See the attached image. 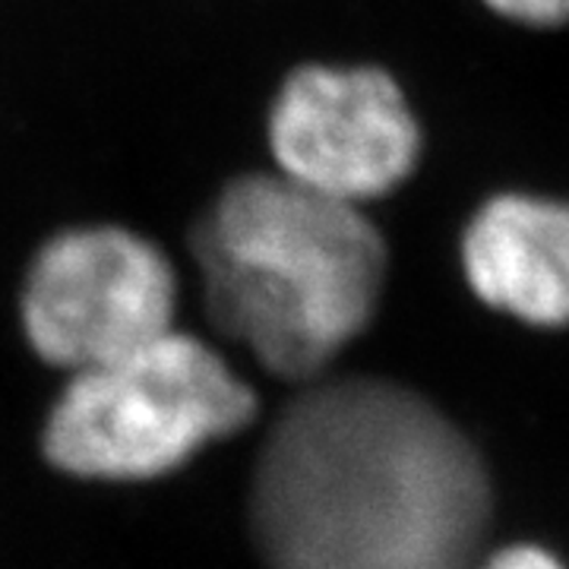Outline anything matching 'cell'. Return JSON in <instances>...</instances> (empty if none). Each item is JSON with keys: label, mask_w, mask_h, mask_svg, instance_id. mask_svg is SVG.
Here are the masks:
<instances>
[{"label": "cell", "mask_w": 569, "mask_h": 569, "mask_svg": "<svg viewBox=\"0 0 569 569\" xmlns=\"http://www.w3.org/2000/svg\"><path fill=\"white\" fill-rule=\"evenodd\" d=\"M263 569H466L493 485L468 433L383 377H317L276 415L250 478Z\"/></svg>", "instance_id": "cell-1"}, {"label": "cell", "mask_w": 569, "mask_h": 569, "mask_svg": "<svg viewBox=\"0 0 569 569\" xmlns=\"http://www.w3.org/2000/svg\"><path fill=\"white\" fill-rule=\"evenodd\" d=\"M209 323L288 383L326 377L387 284V244L361 206L279 171L238 174L190 231Z\"/></svg>", "instance_id": "cell-2"}, {"label": "cell", "mask_w": 569, "mask_h": 569, "mask_svg": "<svg viewBox=\"0 0 569 569\" xmlns=\"http://www.w3.org/2000/svg\"><path fill=\"white\" fill-rule=\"evenodd\" d=\"M257 415V392L219 348L168 329L114 361L70 373L41 447L86 481H149L190 462Z\"/></svg>", "instance_id": "cell-3"}, {"label": "cell", "mask_w": 569, "mask_h": 569, "mask_svg": "<svg viewBox=\"0 0 569 569\" xmlns=\"http://www.w3.org/2000/svg\"><path fill=\"white\" fill-rule=\"evenodd\" d=\"M178 298V269L142 231L67 224L29 260L20 326L44 365L80 373L174 329Z\"/></svg>", "instance_id": "cell-4"}, {"label": "cell", "mask_w": 569, "mask_h": 569, "mask_svg": "<svg viewBox=\"0 0 569 569\" xmlns=\"http://www.w3.org/2000/svg\"><path fill=\"white\" fill-rule=\"evenodd\" d=\"M266 142L282 178L365 206L411 174L421 130L383 70L307 63L284 77L269 104Z\"/></svg>", "instance_id": "cell-5"}, {"label": "cell", "mask_w": 569, "mask_h": 569, "mask_svg": "<svg viewBox=\"0 0 569 569\" xmlns=\"http://www.w3.org/2000/svg\"><path fill=\"white\" fill-rule=\"evenodd\" d=\"M462 263L475 295L531 326H569V203L497 197L468 224Z\"/></svg>", "instance_id": "cell-6"}, {"label": "cell", "mask_w": 569, "mask_h": 569, "mask_svg": "<svg viewBox=\"0 0 569 569\" xmlns=\"http://www.w3.org/2000/svg\"><path fill=\"white\" fill-rule=\"evenodd\" d=\"M466 569H567V563L541 545H507L481 550Z\"/></svg>", "instance_id": "cell-7"}, {"label": "cell", "mask_w": 569, "mask_h": 569, "mask_svg": "<svg viewBox=\"0 0 569 569\" xmlns=\"http://www.w3.org/2000/svg\"><path fill=\"white\" fill-rule=\"evenodd\" d=\"M490 10L529 26H563L569 22V0H485Z\"/></svg>", "instance_id": "cell-8"}]
</instances>
